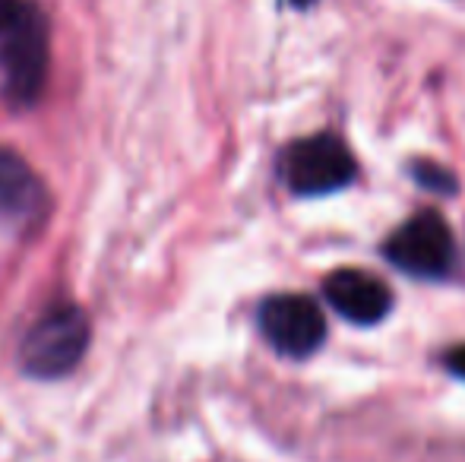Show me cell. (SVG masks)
<instances>
[{
	"instance_id": "1",
	"label": "cell",
	"mask_w": 465,
	"mask_h": 462,
	"mask_svg": "<svg viewBox=\"0 0 465 462\" xmlns=\"http://www.w3.org/2000/svg\"><path fill=\"white\" fill-rule=\"evenodd\" d=\"M282 184L298 197H323L349 187L358 174L355 155L336 133H317L282 149Z\"/></svg>"
},
{
	"instance_id": "2",
	"label": "cell",
	"mask_w": 465,
	"mask_h": 462,
	"mask_svg": "<svg viewBox=\"0 0 465 462\" xmlns=\"http://www.w3.org/2000/svg\"><path fill=\"white\" fill-rule=\"evenodd\" d=\"M0 70H4V95L13 105H32L42 93L48 74V23L29 4L10 29L0 32Z\"/></svg>"
},
{
	"instance_id": "3",
	"label": "cell",
	"mask_w": 465,
	"mask_h": 462,
	"mask_svg": "<svg viewBox=\"0 0 465 462\" xmlns=\"http://www.w3.org/2000/svg\"><path fill=\"white\" fill-rule=\"evenodd\" d=\"M89 346V320L80 308L61 304L42 314L25 333L19 361L32 377H64L80 364Z\"/></svg>"
},
{
	"instance_id": "4",
	"label": "cell",
	"mask_w": 465,
	"mask_h": 462,
	"mask_svg": "<svg viewBox=\"0 0 465 462\" xmlns=\"http://www.w3.org/2000/svg\"><path fill=\"white\" fill-rule=\"evenodd\" d=\"M383 253L396 270L415 279H447L456 266V241L440 212H418L402 222L383 244Z\"/></svg>"
},
{
	"instance_id": "5",
	"label": "cell",
	"mask_w": 465,
	"mask_h": 462,
	"mask_svg": "<svg viewBox=\"0 0 465 462\" xmlns=\"http://www.w3.org/2000/svg\"><path fill=\"white\" fill-rule=\"evenodd\" d=\"M260 333L282 358H311L326 339V317L307 295H272L260 304Z\"/></svg>"
},
{
	"instance_id": "6",
	"label": "cell",
	"mask_w": 465,
	"mask_h": 462,
	"mask_svg": "<svg viewBox=\"0 0 465 462\" xmlns=\"http://www.w3.org/2000/svg\"><path fill=\"white\" fill-rule=\"evenodd\" d=\"M323 295L339 317L358 327H373L390 314L392 291L364 270H339L326 279Z\"/></svg>"
},
{
	"instance_id": "7",
	"label": "cell",
	"mask_w": 465,
	"mask_h": 462,
	"mask_svg": "<svg viewBox=\"0 0 465 462\" xmlns=\"http://www.w3.org/2000/svg\"><path fill=\"white\" fill-rule=\"evenodd\" d=\"M45 187L23 155L0 146V222L23 229L42 219Z\"/></svg>"
},
{
	"instance_id": "8",
	"label": "cell",
	"mask_w": 465,
	"mask_h": 462,
	"mask_svg": "<svg viewBox=\"0 0 465 462\" xmlns=\"http://www.w3.org/2000/svg\"><path fill=\"white\" fill-rule=\"evenodd\" d=\"M411 174H415V181L424 187V191L456 193V178L447 172V168L434 165V162H415V165H411Z\"/></svg>"
},
{
	"instance_id": "9",
	"label": "cell",
	"mask_w": 465,
	"mask_h": 462,
	"mask_svg": "<svg viewBox=\"0 0 465 462\" xmlns=\"http://www.w3.org/2000/svg\"><path fill=\"white\" fill-rule=\"evenodd\" d=\"M25 6H29V0H0V32L10 29Z\"/></svg>"
},
{
	"instance_id": "10",
	"label": "cell",
	"mask_w": 465,
	"mask_h": 462,
	"mask_svg": "<svg viewBox=\"0 0 465 462\" xmlns=\"http://www.w3.org/2000/svg\"><path fill=\"white\" fill-rule=\"evenodd\" d=\"M443 364H447V370L453 377H462L465 380V342L462 346H453L447 351V355H443Z\"/></svg>"
},
{
	"instance_id": "11",
	"label": "cell",
	"mask_w": 465,
	"mask_h": 462,
	"mask_svg": "<svg viewBox=\"0 0 465 462\" xmlns=\"http://www.w3.org/2000/svg\"><path fill=\"white\" fill-rule=\"evenodd\" d=\"M292 4H294V6H311L313 0H292Z\"/></svg>"
}]
</instances>
